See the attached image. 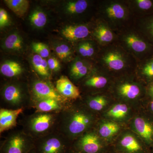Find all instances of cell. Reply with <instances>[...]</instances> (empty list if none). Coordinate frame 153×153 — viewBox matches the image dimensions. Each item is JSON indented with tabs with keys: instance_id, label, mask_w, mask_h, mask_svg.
Wrapping results in <instances>:
<instances>
[{
	"instance_id": "1",
	"label": "cell",
	"mask_w": 153,
	"mask_h": 153,
	"mask_svg": "<svg viewBox=\"0 0 153 153\" xmlns=\"http://www.w3.org/2000/svg\"><path fill=\"white\" fill-rule=\"evenodd\" d=\"M95 66L110 76H124L134 74L136 59L117 42L100 47L95 57Z\"/></svg>"
},
{
	"instance_id": "2",
	"label": "cell",
	"mask_w": 153,
	"mask_h": 153,
	"mask_svg": "<svg viewBox=\"0 0 153 153\" xmlns=\"http://www.w3.org/2000/svg\"><path fill=\"white\" fill-rule=\"evenodd\" d=\"M97 17L116 33L133 25L135 18L126 0H103L97 7Z\"/></svg>"
},
{
	"instance_id": "3",
	"label": "cell",
	"mask_w": 153,
	"mask_h": 153,
	"mask_svg": "<svg viewBox=\"0 0 153 153\" xmlns=\"http://www.w3.org/2000/svg\"><path fill=\"white\" fill-rule=\"evenodd\" d=\"M92 123L90 115L66 103L60 112L57 130L72 140L87 130Z\"/></svg>"
},
{
	"instance_id": "4",
	"label": "cell",
	"mask_w": 153,
	"mask_h": 153,
	"mask_svg": "<svg viewBox=\"0 0 153 153\" xmlns=\"http://www.w3.org/2000/svg\"><path fill=\"white\" fill-rule=\"evenodd\" d=\"M117 42L137 60V63L153 55V46L133 26L117 33Z\"/></svg>"
},
{
	"instance_id": "5",
	"label": "cell",
	"mask_w": 153,
	"mask_h": 153,
	"mask_svg": "<svg viewBox=\"0 0 153 153\" xmlns=\"http://www.w3.org/2000/svg\"><path fill=\"white\" fill-rule=\"evenodd\" d=\"M60 112L37 111L25 120L23 130L34 140L57 130Z\"/></svg>"
},
{
	"instance_id": "6",
	"label": "cell",
	"mask_w": 153,
	"mask_h": 153,
	"mask_svg": "<svg viewBox=\"0 0 153 153\" xmlns=\"http://www.w3.org/2000/svg\"><path fill=\"white\" fill-rule=\"evenodd\" d=\"M71 140L58 131L35 140L36 153H71Z\"/></svg>"
},
{
	"instance_id": "7",
	"label": "cell",
	"mask_w": 153,
	"mask_h": 153,
	"mask_svg": "<svg viewBox=\"0 0 153 153\" xmlns=\"http://www.w3.org/2000/svg\"><path fill=\"white\" fill-rule=\"evenodd\" d=\"M35 140L23 130L15 131L1 146V153H29L34 148Z\"/></svg>"
},
{
	"instance_id": "8",
	"label": "cell",
	"mask_w": 153,
	"mask_h": 153,
	"mask_svg": "<svg viewBox=\"0 0 153 153\" xmlns=\"http://www.w3.org/2000/svg\"><path fill=\"white\" fill-rule=\"evenodd\" d=\"M95 22L92 29V37L100 47L117 42V34L106 23L98 19H96Z\"/></svg>"
},
{
	"instance_id": "9",
	"label": "cell",
	"mask_w": 153,
	"mask_h": 153,
	"mask_svg": "<svg viewBox=\"0 0 153 153\" xmlns=\"http://www.w3.org/2000/svg\"><path fill=\"white\" fill-rule=\"evenodd\" d=\"M34 101L51 99L67 103V99L64 98L57 91L55 90L47 82L37 80L32 87Z\"/></svg>"
},
{
	"instance_id": "10",
	"label": "cell",
	"mask_w": 153,
	"mask_h": 153,
	"mask_svg": "<svg viewBox=\"0 0 153 153\" xmlns=\"http://www.w3.org/2000/svg\"><path fill=\"white\" fill-rule=\"evenodd\" d=\"M3 97L11 109L24 108L26 105L23 91L18 85L10 84L6 86L3 91Z\"/></svg>"
},
{
	"instance_id": "11",
	"label": "cell",
	"mask_w": 153,
	"mask_h": 153,
	"mask_svg": "<svg viewBox=\"0 0 153 153\" xmlns=\"http://www.w3.org/2000/svg\"><path fill=\"white\" fill-rule=\"evenodd\" d=\"M75 145L76 151L81 153H100L103 149L98 136L92 132L84 133Z\"/></svg>"
},
{
	"instance_id": "12",
	"label": "cell",
	"mask_w": 153,
	"mask_h": 153,
	"mask_svg": "<svg viewBox=\"0 0 153 153\" xmlns=\"http://www.w3.org/2000/svg\"><path fill=\"white\" fill-rule=\"evenodd\" d=\"M85 24L70 25L64 28L62 31L63 36L69 41H80L92 37V30Z\"/></svg>"
},
{
	"instance_id": "13",
	"label": "cell",
	"mask_w": 153,
	"mask_h": 153,
	"mask_svg": "<svg viewBox=\"0 0 153 153\" xmlns=\"http://www.w3.org/2000/svg\"><path fill=\"white\" fill-rule=\"evenodd\" d=\"M123 80L116 86L117 94L124 98L133 100L137 98L142 94L143 87L140 84L128 79Z\"/></svg>"
},
{
	"instance_id": "14",
	"label": "cell",
	"mask_w": 153,
	"mask_h": 153,
	"mask_svg": "<svg viewBox=\"0 0 153 153\" xmlns=\"http://www.w3.org/2000/svg\"><path fill=\"white\" fill-rule=\"evenodd\" d=\"M57 91L64 98L76 100L80 97L79 88L66 76H62L56 82Z\"/></svg>"
},
{
	"instance_id": "15",
	"label": "cell",
	"mask_w": 153,
	"mask_h": 153,
	"mask_svg": "<svg viewBox=\"0 0 153 153\" xmlns=\"http://www.w3.org/2000/svg\"><path fill=\"white\" fill-rule=\"evenodd\" d=\"M24 108L13 109L1 108L0 110V133L4 132L16 126L19 115Z\"/></svg>"
},
{
	"instance_id": "16",
	"label": "cell",
	"mask_w": 153,
	"mask_h": 153,
	"mask_svg": "<svg viewBox=\"0 0 153 153\" xmlns=\"http://www.w3.org/2000/svg\"><path fill=\"white\" fill-rule=\"evenodd\" d=\"M133 26L153 46V14L135 18Z\"/></svg>"
},
{
	"instance_id": "17",
	"label": "cell",
	"mask_w": 153,
	"mask_h": 153,
	"mask_svg": "<svg viewBox=\"0 0 153 153\" xmlns=\"http://www.w3.org/2000/svg\"><path fill=\"white\" fill-rule=\"evenodd\" d=\"M134 18L153 14V0H126Z\"/></svg>"
},
{
	"instance_id": "18",
	"label": "cell",
	"mask_w": 153,
	"mask_h": 153,
	"mask_svg": "<svg viewBox=\"0 0 153 153\" xmlns=\"http://www.w3.org/2000/svg\"><path fill=\"white\" fill-rule=\"evenodd\" d=\"M135 74L147 85L153 82V55L137 63Z\"/></svg>"
},
{
	"instance_id": "19",
	"label": "cell",
	"mask_w": 153,
	"mask_h": 153,
	"mask_svg": "<svg viewBox=\"0 0 153 153\" xmlns=\"http://www.w3.org/2000/svg\"><path fill=\"white\" fill-rule=\"evenodd\" d=\"M135 127L148 144L153 143V125L142 118L138 117L134 122Z\"/></svg>"
},
{
	"instance_id": "20",
	"label": "cell",
	"mask_w": 153,
	"mask_h": 153,
	"mask_svg": "<svg viewBox=\"0 0 153 153\" xmlns=\"http://www.w3.org/2000/svg\"><path fill=\"white\" fill-rule=\"evenodd\" d=\"M67 103H63L51 99L34 101V106L37 111L43 112H60Z\"/></svg>"
},
{
	"instance_id": "21",
	"label": "cell",
	"mask_w": 153,
	"mask_h": 153,
	"mask_svg": "<svg viewBox=\"0 0 153 153\" xmlns=\"http://www.w3.org/2000/svg\"><path fill=\"white\" fill-rule=\"evenodd\" d=\"M95 68L96 74H94L85 79L84 85L89 88L103 89L108 85L109 81L108 76H110L96 67Z\"/></svg>"
},
{
	"instance_id": "22",
	"label": "cell",
	"mask_w": 153,
	"mask_h": 153,
	"mask_svg": "<svg viewBox=\"0 0 153 153\" xmlns=\"http://www.w3.org/2000/svg\"><path fill=\"white\" fill-rule=\"evenodd\" d=\"M100 47L94 40V41H82L78 45L77 51L83 58L95 57Z\"/></svg>"
},
{
	"instance_id": "23",
	"label": "cell",
	"mask_w": 153,
	"mask_h": 153,
	"mask_svg": "<svg viewBox=\"0 0 153 153\" xmlns=\"http://www.w3.org/2000/svg\"><path fill=\"white\" fill-rule=\"evenodd\" d=\"M120 145L124 153H143L144 148L132 136L128 135L120 141Z\"/></svg>"
},
{
	"instance_id": "24",
	"label": "cell",
	"mask_w": 153,
	"mask_h": 153,
	"mask_svg": "<svg viewBox=\"0 0 153 153\" xmlns=\"http://www.w3.org/2000/svg\"><path fill=\"white\" fill-rule=\"evenodd\" d=\"M90 70L89 66L85 62L78 59L71 66L70 74L74 79H80L86 76Z\"/></svg>"
},
{
	"instance_id": "25",
	"label": "cell",
	"mask_w": 153,
	"mask_h": 153,
	"mask_svg": "<svg viewBox=\"0 0 153 153\" xmlns=\"http://www.w3.org/2000/svg\"><path fill=\"white\" fill-rule=\"evenodd\" d=\"M23 69L19 63L13 61H8L1 65V72L4 76L8 77L18 76L22 73Z\"/></svg>"
},
{
	"instance_id": "26",
	"label": "cell",
	"mask_w": 153,
	"mask_h": 153,
	"mask_svg": "<svg viewBox=\"0 0 153 153\" xmlns=\"http://www.w3.org/2000/svg\"><path fill=\"white\" fill-rule=\"evenodd\" d=\"M5 3L9 8L19 17H22L27 11L29 2L26 0H6Z\"/></svg>"
},
{
	"instance_id": "27",
	"label": "cell",
	"mask_w": 153,
	"mask_h": 153,
	"mask_svg": "<svg viewBox=\"0 0 153 153\" xmlns=\"http://www.w3.org/2000/svg\"><path fill=\"white\" fill-rule=\"evenodd\" d=\"M89 6L88 1L77 0L70 1L67 4L66 10L69 13L73 15H80L87 10Z\"/></svg>"
},
{
	"instance_id": "28",
	"label": "cell",
	"mask_w": 153,
	"mask_h": 153,
	"mask_svg": "<svg viewBox=\"0 0 153 153\" xmlns=\"http://www.w3.org/2000/svg\"><path fill=\"white\" fill-rule=\"evenodd\" d=\"M33 64L36 71L41 76H49V66L47 61L40 55H34L33 58Z\"/></svg>"
},
{
	"instance_id": "29",
	"label": "cell",
	"mask_w": 153,
	"mask_h": 153,
	"mask_svg": "<svg viewBox=\"0 0 153 153\" xmlns=\"http://www.w3.org/2000/svg\"><path fill=\"white\" fill-rule=\"evenodd\" d=\"M23 44L22 38L16 33L8 36L4 42V46L7 49L17 51L22 49Z\"/></svg>"
},
{
	"instance_id": "30",
	"label": "cell",
	"mask_w": 153,
	"mask_h": 153,
	"mask_svg": "<svg viewBox=\"0 0 153 153\" xmlns=\"http://www.w3.org/2000/svg\"><path fill=\"white\" fill-rule=\"evenodd\" d=\"M119 128L117 124L112 122L106 123L100 126L99 132L102 137L108 138L117 133Z\"/></svg>"
},
{
	"instance_id": "31",
	"label": "cell",
	"mask_w": 153,
	"mask_h": 153,
	"mask_svg": "<svg viewBox=\"0 0 153 153\" xmlns=\"http://www.w3.org/2000/svg\"><path fill=\"white\" fill-rule=\"evenodd\" d=\"M128 110V107L126 104H119L110 110L107 113V115L114 118L121 119L126 115Z\"/></svg>"
},
{
	"instance_id": "32",
	"label": "cell",
	"mask_w": 153,
	"mask_h": 153,
	"mask_svg": "<svg viewBox=\"0 0 153 153\" xmlns=\"http://www.w3.org/2000/svg\"><path fill=\"white\" fill-rule=\"evenodd\" d=\"M88 104L90 109L99 111L105 106L107 104V100L103 96H97L91 98L88 100Z\"/></svg>"
},
{
	"instance_id": "33",
	"label": "cell",
	"mask_w": 153,
	"mask_h": 153,
	"mask_svg": "<svg viewBox=\"0 0 153 153\" xmlns=\"http://www.w3.org/2000/svg\"><path fill=\"white\" fill-rule=\"evenodd\" d=\"M30 19L31 23L37 27H43L47 24V16L42 11H35L30 16Z\"/></svg>"
},
{
	"instance_id": "34",
	"label": "cell",
	"mask_w": 153,
	"mask_h": 153,
	"mask_svg": "<svg viewBox=\"0 0 153 153\" xmlns=\"http://www.w3.org/2000/svg\"><path fill=\"white\" fill-rule=\"evenodd\" d=\"M33 50L42 58H46L49 55V51L47 46L40 42L34 43L32 45Z\"/></svg>"
},
{
	"instance_id": "35",
	"label": "cell",
	"mask_w": 153,
	"mask_h": 153,
	"mask_svg": "<svg viewBox=\"0 0 153 153\" xmlns=\"http://www.w3.org/2000/svg\"><path fill=\"white\" fill-rule=\"evenodd\" d=\"M56 54L61 59H64L71 54V49L66 44H61L57 46L55 49Z\"/></svg>"
},
{
	"instance_id": "36",
	"label": "cell",
	"mask_w": 153,
	"mask_h": 153,
	"mask_svg": "<svg viewBox=\"0 0 153 153\" xmlns=\"http://www.w3.org/2000/svg\"><path fill=\"white\" fill-rule=\"evenodd\" d=\"M10 19L7 11L3 9L0 10V27H3L8 24Z\"/></svg>"
},
{
	"instance_id": "37",
	"label": "cell",
	"mask_w": 153,
	"mask_h": 153,
	"mask_svg": "<svg viewBox=\"0 0 153 153\" xmlns=\"http://www.w3.org/2000/svg\"><path fill=\"white\" fill-rule=\"evenodd\" d=\"M49 68L51 70L57 71L60 68V64L59 61L54 57L49 58L47 61Z\"/></svg>"
},
{
	"instance_id": "38",
	"label": "cell",
	"mask_w": 153,
	"mask_h": 153,
	"mask_svg": "<svg viewBox=\"0 0 153 153\" xmlns=\"http://www.w3.org/2000/svg\"><path fill=\"white\" fill-rule=\"evenodd\" d=\"M146 92L148 95L151 98L153 99V82L148 84Z\"/></svg>"
},
{
	"instance_id": "39",
	"label": "cell",
	"mask_w": 153,
	"mask_h": 153,
	"mask_svg": "<svg viewBox=\"0 0 153 153\" xmlns=\"http://www.w3.org/2000/svg\"><path fill=\"white\" fill-rule=\"evenodd\" d=\"M151 109L152 111L153 112V99L152 101L151 102L150 105Z\"/></svg>"
},
{
	"instance_id": "40",
	"label": "cell",
	"mask_w": 153,
	"mask_h": 153,
	"mask_svg": "<svg viewBox=\"0 0 153 153\" xmlns=\"http://www.w3.org/2000/svg\"><path fill=\"white\" fill-rule=\"evenodd\" d=\"M71 153H81L80 152H77L76 150L73 151V150H72V151H71Z\"/></svg>"
},
{
	"instance_id": "41",
	"label": "cell",
	"mask_w": 153,
	"mask_h": 153,
	"mask_svg": "<svg viewBox=\"0 0 153 153\" xmlns=\"http://www.w3.org/2000/svg\"><path fill=\"white\" fill-rule=\"evenodd\" d=\"M29 153H36V152H35V149H33V150H32Z\"/></svg>"
}]
</instances>
